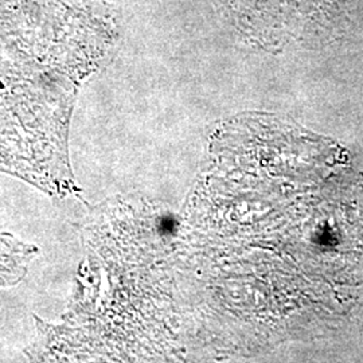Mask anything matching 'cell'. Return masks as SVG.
<instances>
[{
  "label": "cell",
  "mask_w": 363,
  "mask_h": 363,
  "mask_svg": "<svg viewBox=\"0 0 363 363\" xmlns=\"http://www.w3.org/2000/svg\"><path fill=\"white\" fill-rule=\"evenodd\" d=\"M38 247L0 230V288L16 286L26 276Z\"/></svg>",
  "instance_id": "6da1fadb"
}]
</instances>
